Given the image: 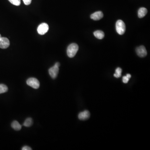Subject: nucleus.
<instances>
[{
	"label": "nucleus",
	"instance_id": "1",
	"mask_svg": "<svg viewBox=\"0 0 150 150\" xmlns=\"http://www.w3.org/2000/svg\"><path fill=\"white\" fill-rule=\"evenodd\" d=\"M79 49V46L77 44L73 43L70 44L68 46L67 50V53L68 57L71 58L74 57L78 52Z\"/></svg>",
	"mask_w": 150,
	"mask_h": 150
},
{
	"label": "nucleus",
	"instance_id": "2",
	"mask_svg": "<svg viewBox=\"0 0 150 150\" xmlns=\"http://www.w3.org/2000/svg\"><path fill=\"white\" fill-rule=\"evenodd\" d=\"M116 30L118 34L122 35L126 31V25L122 20H119L116 23Z\"/></svg>",
	"mask_w": 150,
	"mask_h": 150
},
{
	"label": "nucleus",
	"instance_id": "3",
	"mask_svg": "<svg viewBox=\"0 0 150 150\" xmlns=\"http://www.w3.org/2000/svg\"><path fill=\"white\" fill-rule=\"evenodd\" d=\"M60 65V64L59 63H57L54 66L51 67L49 69V73L52 79H55L57 76L58 73H59V67Z\"/></svg>",
	"mask_w": 150,
	"mask_h": 150
},
{
	"label": "nucleus",
	"instance_id": "4",
	"mask_svg": "<svg viewBox=\"0 0 150 150\" xmlns=\"http://www.w3.org/2000/svg\"><path fill=\"white\" fill-rule=\"evenodd\" d=\"M26 83L28 85L34 89H38L40 87V83L37 79L31 78L27 80Z\"/></svg>",
	"mask_w": 150,
	"mask_h": 150
},
{
	"label": "nucleus",
	"instance_id": "5",
	"mask_svg": "<svg viewBox=\"0 0 150 150\" xmlns=\"http://www.w3.org/2000/svg\"><path fill=\"white\" fill-rule=\"evenodd\" d=\"M49 26L46 23H42L38 26L37 31L40 35L45 34L48 31Z\"/></svg>",
	"mask_w": 150,
	"mask_h": 150
},
{
	"label": "nucleus",
	"instance_id": "6",
	"mask_svg": "<svg viewBox=\"0 0 150 150\" xmlns=\"http://www.w3.org/2000/svg\"><path fill=\"white\" fill-rule=\"evenodd\" d=\"M136 52L137 55L141 58L144 57L147 54L146 48L143 46H140L139 47L137 48L136 49Z\"/></svg>",
	"mask_w": 150,
	"mask_h": 150
},
{
	"label": "nucleus",
	"instance_id": "7",
	"mask_svg": "<svg viewBox=\"0 0 150 150\" xmlns=\"http://www.w3.org/2000/svg\"><path fill=\"white\" fill-rule=\"evenodd\" d=\"M10 46V41L9 39L5 37H1L0 39V48H7Z\"/></svg>",
	"mask_w": 150,
	"mask_h": 150
},
{
	"label": "nucleus",
	"instance_id": "8",
	"mask_svg": "<svg viewBox=\"0 0 150 150\" xmlns=\"http://www.w3.org/2000/svg\"><path fill=\"white\" fill-rule=\"evenodd\" d=\"M103 16H104V14L103 13L102 11H98L92 14L91 15V18L95 21H98L102 19Z\"/></svg>",
	"mask_w": 150,
	"mask_h": 150
},
{
	"label": "nucleus",
	"instance_id": "9",
	"mask_svg": "<svg viewBox=\"0 0 150 150\" xmlns=\"http://www.w3.org/2000/svg\"><path fill=\"white\" fill-rule=\"evenodd\" d=\"M90 112L88 110H85L83 112H81L79 114L78 117L79 119L81 120H83L88 119L90 117Z\"/></svg>",
	"mask_w": 150,
	"mask_h": 150
},
{
	"label": "nucleus",
	"instance_id": "10",
	"mask_svg": "<svg viewBox=\"0 0 150 150\" xmlns=\"http://www.w3.org/2000/svg\"><path fill=\"white\" fill-rule=\"evenodd\" d=\"M147 9L144 7H142L138 11V16L139 18H143L147 13Z\"/></svg>",
	"mask_w": 150,
	"mask_h": 150
},
{
	"label": "nucleus",
	"instance_id": "11",
	"mask_svg": "<svg viewBox=\"0 0 150 150\" xmlns=\"http://www.w3.org/2000/svg\"><path fill=\"white\" fill-rule=\"evenodd\" d=\"M94 35L99 39H102L104 37V33L102 31H96L93 33Z\"/></svg>",
	"mask_w": 150,
	"mask_h": 150
},
{
	"label": "nucleus",
	"instance_id": "12",
	"mask_svg": "<svg viewBox=\"0 0 150 150\" xmlns=\"http://www.w3.org/2000/svg\"><path fill=\"white\" fill-rule=\"evenodd\" d=\"M11 127L12 128L15 130H20L22 129V126L19 124L18 121L14 120L12 122L11 124Z\"/></svg>",
	"mask_w": 150,
	"mask_h": 150
},
{
	"label": "nucleus",
	"instance_id": "13",
	"mask_svg": "<svg viewBox=\"0 0 150 150\" xmlns=\"http://www.w3.org/2000/svg\"><path fill=\"white\" fill-rule=\"evenodd\" d=\"M33 123V120H32V118H27L26 120L24 123V126L27 127H28L32 126Z\"/></svg>",
	"mask_w": 150,
	"mask_h": 150
},
{
	"label": "nucleus",
	"instance_id": "14",
	"mask_svg": "<svg viewBox=\"0 0 150 150\" xmlns=\"http://www.w3.org/2000/svg\"><path fill=\"white\" fill-rule=\"evenodd\" d=\"M8 91V88L4 84H0V94L6 92Z\"/></svg>",
	"mask_w": 150,
	"mask_h": 150
},
{
	"label": "nucleus",
	"instance_id": "15",
	"mask_svg": "<svg viewBox=\"0 0 150 150\" xmlns=\"http://www.w3.org/2000/svg\"><path fill=\"white\" fill-rule=\"evenodd\" d=\"M122 71V69L120 68H117L116 70V73L114 74V76L116 78H120L121 76Z\"/></svg>",
	"mask_w": 150,
	"mask_h": 150
},
{
	"label": "nucleus",
	"instance_id": "16",
	"mask_svg": "<svg viewBox=\"0 0 150 150\" xmlns=\"http://www.w3.org/2000/svg\"><path fill=\"white\" fill-rule=\"evenodd\" d=\"M131 76L130 74H127L126 76H124L123 77V82L125 83H127L128 82L130 79L131 78Z\"/></svg>",
	"mask_w": 150,
	"mask_h": 150
},
{
	"label": "nucleus",
	"instance_id": "17",
	"mask_svg": "<svg viewBox=\"0 0 150 150\" xmlns=\"http://www.w3.org/2000/svg\"><path fill=\"white\" fill-rule=\"evenodd\" d=\"M12 4L16 6H19L21 4V0H9Z\"/></svg>",
	"mask_w": 150,
	"mask_h": 150
},
{
	"label": "nucleus",
	"instance_id": "18",
	"mask_svg": "<svg viewBox=\"0 0 150 150\" xmlns=\"http://www.w3.org/2000/svg\"><path fill=\"white\" fill-rule=\"evenodd\" d=\"M32 0H23L24 3L26 5H29L31 4Z\"/></svg>",
	"mask_w": 150,
	"mask_h": 150
},
{
	"label": "nucleus",
	"instance_id": "19",
	"mask_svg": "<svg viewBox=\"0 0 150 150\" xmlns=\"http://www.w3.org/2000/svg\"><path fill=\"white\" fill-rule=\"evenodd\" d=\"M22 150H31L32 149L29 146H24L22 149Z\"/></svg>",
	"mask_w": 150,
	"mask_h": 150
},
{
	"label": "nucleus",
	"instance_id": "20",
	"mask_svg": "<svg viewBox=\"0 0 150 150\" xmlns=\"http://www.w3.org/2000/svg\"><path fill=\"white\" fill-rule=\"evenodd\" d=\"M1 35L0 34V39H1Z\"/></svg>",
	"mask_w": 150,
	"mask_h": 150
}]
</instances>
